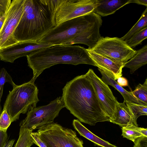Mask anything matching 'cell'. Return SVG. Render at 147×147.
Masks as SVG:
<instances>
[{
	"label": "cell",
	"mask_w": 147,
	"mask_h": 147,
	"mask_svg": "<svg viewBox=\"0 0 147 147\" xmlns=\"http://www.w3.org/2000/svg\"><path fill=\"white\" fill-rule=\"evenodd\" d=\"M62 91L65 107L81 122L94 125L110 121L86 74L67 82Z\"/></svg>",
	"instance_id": "cell-1"
},
{
	"label": "cell",
	"mask_w": 147,
	"mask_h": 147,
	"mask_svg": "<svg viewBox=\"0 0 147 147\" xmlns=\"http://www.w3.org/2000/svg\"><path fill=\"white\" fill-rule=\"evenodd\" d=\"M59 1L25 0L23 13L13 34L17 42H37L56 26L55 13Z\"/></svg>",
	"instance_id": "cell-2"
},
{
	"label": "cell",
	"mask_w": 147,
	"mask_h": 147,
	"mask_svg": "<svg viewBox=\"0 0 147 147\" xmlns=\"http://www.w3.org/2000/svg\"><path fill=\"white\" fill-rule=\"evenodd\" d=\"M26 58L28 66L33 71L31 79L35 81L44 70L58 64H86L96 66L86 49L78 45H54Z\"/></svg>",
	"instance_id": "cell-3"
},
{
	"label": "cell",
	"mask_w": 147,
	"mask_h": 147,
	"mask_svg": "<svg viewBox=\"0 0 147 147\" xmlns=\"http://www.w3.org/2000/svg\"><path fill=\"white\" fill-rule=\"evenodd\" d=\"M101 17L95 12L65 21L49 31L37 42L53 45H62L88 32H100Z\"/></svg>",
	"instance_id": "cell-4"
},
{
	"label": "cell",
	"mask_w": 147,
	"mask_h": 147,
	"mask_svg": "<svg viewBox=\"0 0 147 147\" xmlns=\"http://www.w3.org/2000/svg\"><path fill=\"white\" fill-rule=\"evenodd\" d=\"M32 79L20 85H16L9 91L3 106L11 122L19 119L21 114H25L36 107L39 101L38 90Z\"/></svg>",
	"instance_id": "cell-5"
},
{
	"label": "cell",
	"mask_w": 147,
	"mask_h": 147,
	"mask_svg": "<svg viewBox=\"0 0 147 147\" xmlns=\"http://www.w3.org/2000/svg\"><path fill=\"white\" fill-rule=\"evenodd\" d=\"M37 132L47 147H84L75 131L52 122L38 128Z\"/></svg>",
	"instance_id": "cell-6"
},
{
	"label": "cell",
	"mask_w": 147,
	"mask_h": 147,
	"mask_svg": "<svg viewBox=\"0 0 147 147\" xmlns=\"http://www.w3.org/2000/svg\"><path fill=\"white\" fill-rule=\"evenodd\" d=\"M62 96L45 105L36 107L28 111L26 117L20 123V126L33 131L45 125L53 122L61 109L65 107Z\"/></svg>",
	"instance_id": "cell-7"
},
{
	"label": "cell",
	"mask_w": 147,
	"mask_h": 147,
	"mask_svg": "<svg viewBox=\"0 0 147 147\" xmlns=\"http://www.w3.org/2000/svg\"><path fill=\"white\" fill-rule=\"evenodd\" d=\"M89 49L113 61L124 64L132 58L136 52L125 41L117 37L101 36L96 45Z\"/></svg>",
	"instance_id": "cell-8"
},
{
	"label": "cell",
	"mask_w": 147,
	"mask_h": 147,
	"mask_svg": "<svg viewBox=\"0 0 147 147\" xmlns=\"http://www.w3.org/2000/svg\"><path fill=\"white\" fill-rule=\"evenodd\" d=\"M98 5V0H60L55 13L56 25L94 12Z\"/></svg>",
	"instance_id": "cell-9"
},
{
	"label": "cell",
	"mask_w": 147,
	"mask_h": 147,
	"mask_svg": "<svg viewBox=\"0 0 147 147\" xmlns=\"http://www.w3.org/2000/svg\"><path fill=\"white\" fill-rule=\"evenodd\" d=\"M25 0H13L6 13L0 31V50L18 42L13 34L23 12Z\"/></svg>",
	"instance_id": "cell-10"
},
{
	"label": "cell",
	"mask_w": 147,
	"mask_h": 147,
	"mask_svg": "<svg viewBox=\"0 0 147 147\" xmlns=\"http://www.w3.org/2000/svg\"><path fill=\"white\" fill-rule=\"evenodd\" d=\"M91 82L97 97L102 105L110 121L116 117L118 102L108 85L90 69L86 73Z\"/></svg>",
	"instance_id": "cell-11"
},
{
	"label": "cell",
	"mask_w": 147,
	"mask_h": 147,
	"mask_svg": "<svg viewBox=\"0 0 147 147\" xmlns=\"http://www.w3.org/2000/svg\"><path fill=\"white\" fill-rule=\"evenodd\" d=\"M54 45L37 42H19L0 50V59L6 62L13 63L17 59L34 54L45 48Z\"/></svg>",
	"instance_id": "cell-12"
},
{
	"label": "cell",
	"mask_w": 147,
	"mask_h": 147,
	"mask_svg": "<svg viewBox=\"0 0 147 147\" xmlns=\"http://www.w3.org/2000/svg\"><path fill=\"white\" fill-rule=\"evenodd\" d=\"M87 52L96 66L107 73L115 80L122 76L124 64L111 60L88 49Z\"/></svg>",
	"instance_id": "cell-13"
},
{
	"label": "cell",
	"mask_w": 147,
	"mask_h": 147,
	"mask_svg": "<svg viewBox=\"0 0 147 147\" xmlns=\"http://www.w3.org/2000/svg\"><path fill=\"white\" fill-rule=\"evenodd\" d=\"M99 5L94 12L100 16L114 13L124 5L130 3L131 0H98Z\"/></svg>",
	"instance_id": "cell-14"
},
{
	"label": "cell",
	"mask_w": 147,
	"mask_h": 147,
	"mask_svg": "<svg viewBox=\"0 0 147 147\" xmlns=\"http://www.w3.org/2000/svg\"><path fill=\"white\" fill-rule=\"evenodd\" d=\"M122 127L134 125V119L131 111L125 102H119L116 109L115 119L110 121Z\"/></svg>",
	"instance_id": "cell-15"
},
{
	"label": "cell",
	"mask_w": 147,
	"mask_h": 147,
	"mask_svg": "<svg viewBox=\"0 0 147 147\" xmlns=\"http://www.w3.org/2000/svg\"><path fill=\"white\" fill-rule=\"evenodd\" d=\"M74 128L79 134L89 140L102 147H117L98 137L84 126L78 119L73 121Z\"/></svg>",
	"instance_id": "cell-16"
},
{
	"label": "cell",
	"mask_w": 147,
	"mask_h": 147,
	"mask_svg": "<svg viewBox=\"0 0 147 147\" xmlns=\"http://www.w3.org/2000/svg\"><path fill=\"white\" fill-rule=\"evenodd\" d=\"M98 69L102 75L101 79L107 85L111 86L118 91L123 96L125 102H132L144 105L133 96L131 91H128L125 90L108 74L102 70Z\"/></svg>",
	"instance_id": "cell-17"
},
{
	"label": "cell",
	"mask_w": 147,
	"mask_h": 147,
	"mask_svg": "<svg viewBox=\"0 0 147 147\" xmlns=\"http://www.w3.org/2000/svg\"><path fill=\"white\" fill-rule=\"evenodd\" d=\"M136 51L135 55L124 64V67L130 69L131 74L147 63V45Z\"/></svg>",
	"instance_id": "cell-18"
},
{
	"label": "cell",
	"mask_w": 147,
	"mask_h": 147,
	"mask_svg": "<svg viewBox=\"0 0 147 147\" xmlns=\"http://www.w3.org/2000/svg\"><path fill=\"white\" fill-rule=\"evenodd\" d=\"M32 131L20 126L18 139L14 147H30L33 144L31 134Z\"/></svg>",
	"instance_id": "cell-19"
},
{
	"label": "cell",
	"mask_w": 147,
	"mask_h": 147,
	"mask_svg": "<svg viewBox=\"0 0 147 147\" xmlns=\"http://www.w3.org/2000/svg\"><path fill=\"white\" fill-rule=\"evenodd\" d=\"M147 27V8L142 13L140 18L130 30L124 36L121 38L125 41L136 33Z\"/></svg>",
	"instance_id": "cell-20"
},
{
	"label": "cell",
	"mask_w": 147,
	"mask_h": 147,
	"mask_svg": "<svg viewBox=\"0 0 147 147\" xmlns=\"http://www.w3.org/2000/svg\"><path fill=\"white\" fill-rule=\"evenodd\" d=\"M132 114L134 119V125L138 126L137 120L140 116L147 115V105L132 102H125Z\"/></svg>",
	"instance_id": "cell-21"
},
{
	"label": "cell",
	"mask_w": 147,
	"mask_h": 147,
	"mask_svg": "<svg viewBox=\"0 0 147 147\" xmlns=\"http://www.w3.org/2000/svg\"><path fill=\"white\" fill-rule=\"evenodd\" d=\"M133 96L139 101L147 105V79L143 84H139L133 91H131Z\"/></svg>",
	"instance_id": "cell-22"
},
{
	"label": "cell",
	"mask_w": 147,
	"mask_h": 147,
	"mask_svg": "<svg viewBox=\"0 0 147 147\" xmlns=\"http://www.w3.org/2000/svg\"><path fill=\"white\" fill-rule=\"evenodd\" d=\"M147 38V27L133 35L128 40L125 41L127 45L133 49Z\"/></svg>",
	"instance_id": "cell-23"
},
{
	"label": "cell",
	"mask_w": 147,
	"mask_h": 147,
	"mask_svg": "<svg viewBox=\"0 0 147 147\" xmlns=\"http://www.w3.org/2000/svg\"><path fill=\"white\" fill-rule=\"evenodd\" d=\"M11 84L13 87L16 85L13 81L12 78L4 68H2L0 71V115L2 113L1 106V101L2 97L4 85L6 83Z\"/></svg>",
	"instance_id": "cell-24"
},
{
	"label": "cell",
	"mask_w": 147,
	"mask_h": 147,
	"mask_svg": "<svg viewBox=\"0 0 147 147\" xmlns=\"http://www.w3.org/2000/svg\"><path fill=\"white\" fill-rule=\"evenodd\" d=\"M121 129L122 136L123 137L131 140L134 142L138 138L143 136L141 134L129 128L128 126L122 127Z\"/></svg>",
	"instance_id": "cell-25"
},
{
	"label": "cell",
	"mask_w": 147,
	"mask_h": 147,
	"mask_svg": "<svg viewBox=\"0 0 147 147\" xmlns=\"http://www.w3.org/2000/svg\"><path fill=\"white\" fill-rule=\"evenodd\" d=\"M11 122L10 117L6 111L3 109L0 115V129L7 132L8 128Z\"/></svg>",
	"instance_id": "cell-26"
},
{
	"label": "cell",
	"mask_w": 147,
	"mask_h": 147,
	"mask_svg": "<svg viewBox=\"0 0 147 147\" xmlns=\"http://www.w3.org/2000/svg\"><path fill=\"white\" fill-rule=\"evenodd\" d=\"M11 2V0H0V17L6 14Z\"/></svg>",
	"instance_id": "cell-27"
},
{
	"label": "cell",
	"mask_w": 147,
	"mask_h": 147,
	"mask_svg": "<svg viewBox=\"0 0 147 147\" xmlns=\"http://www.w3.org/2000/svg\"><path fill=\"white\" fill-rule=\"evenodd\" d=\"M34 144L39 147H47L46 144L40 139L38 133L37 132H33L31 134Z\"/></svg>",
	"instance_id": "cell-28"
},
{
	"label": "cell",
	"mask_w": 147,
	"mask_h": 147,
	"mask_svg": "<svg viewBox=\"0 0 147 147\" xmlns=\"http://www.w3.org/2000/svg\"><path fill=\"white\" fill-rule=\"evenodd\" d=\"M134 143V147H147V137L142 136L139 137Z\"/></svg>",
	"instance_id": "cell-29"
},
{
	"label": "cell",
	"mask_w": 147,
	"mask_h": 147,
	"mask_svg": "<svg viewBox=\"0 0 147 147\" xmlns=\"http://www.w3.org/2000/svg\"><path fill=\"white\" fill-rule=\"evenodd\" d=\"M8 139L7 132L0 129V147H3L6 143Z\"/></svg>",
	"instance_id": "cell-30"
},
{
	"label": "cell",
	"mask_w": 147,
	"mask_h": 147,
	"mask_svg": "<svg viewBox=\"0 0 147 147\" xmlns=\"http://www.w3.org/2000/svg\"><path fill=\"white\" fill-rule=\"evenodd\" d=\"M130 128L140 133L144 136L147 137V128L138 127L134 125L128 126Z\"/></svg>",
	"instance_id": "cell-31"
},
{
	"label": "cell",
	"mask_w": 147,
	"mask_h": 147,
	"mask_svg": "<svg viewBox=\"0 0 147 147\" xmlns=\"http://www.w3.org/2000/svg\"><path fill=\"white\" fill-rule=\"evenodd\" d=\"M117 80V83L121 86H128V81L126 78L121 76L118 78Z\"/></svg>",
	"instance_id": "cell-32"
},
{
	"label": "cell",
	"mask_w": 147,
	"mask_h": 147,
	"mask_svg": "<svg viewBox=\"0 0 147 147\" xmlns=\"http://www.w3.org/2000/svg\"><path fill=\"white\" fill-rule=\"evenodd\" d=\"M130 3H135L147 7V0H131Z\"/></svg>",
	"instance_id": "cell-33"
},
{
	"label": "cell",
	"mask_w": 147,
	"mask_h": 147,
	"mask_svg": "<svg viewBox=\"0 0 147 147\" xmlns=\"http://www.w3.org/2000/svg\"><path fill=\"white\" fill-rule=\"evenodd\" d=\"M14 141L15 140L13 139L7 142L3 147H12Z\"/></svg>",
	"instance_id": "cell-34"
},
{
	"label": "cell",
	"mask_w": 147,
	"mask_h": 147,
	"mask_svg": "<svg viewBox=\"0 0 147 147\" xmlns=\"http://www.w3.org/2000/svg\"><path fill=\"white\" fill-rule=\"evenodd\" d=\"M5 15L6 14L3 15V16L0 17V31L4 21L5 17Z\"/></svg>",
	"instance_id": "cell-35"
}]
</instances>
